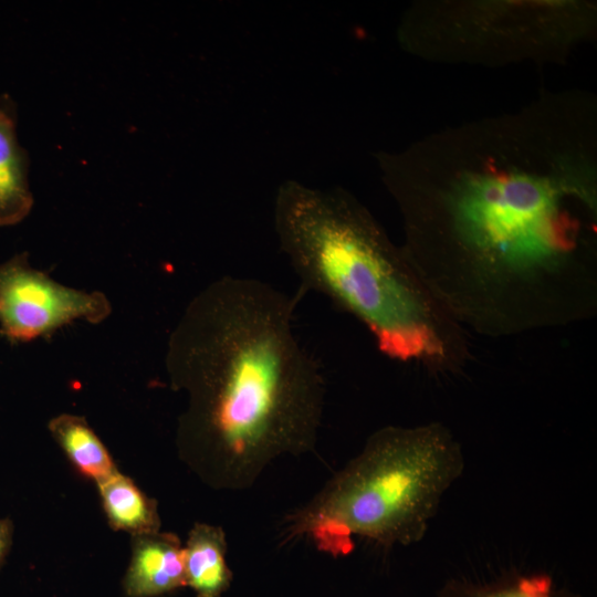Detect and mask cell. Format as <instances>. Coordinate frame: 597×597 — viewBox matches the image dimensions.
I'll return each instance as SVG.
<instances>
[{
    "label": "cell",
    "instance_id": "cell-1",
    "mask_svg": "<svg viewBox=\"0 0 597 597\" xmlns=\"http://www.w3.org/2000/svg\"><path fill=\"white\" fill-rule=\"evenodd\" d=\"M401 248L465 332L565 327L597 313V113L568 92L379 153Z\"/></svg>",
    "mask_w": 597,
    "mask_h": 597
},
{
    "label": "cell",
    "instance_id": "cell-2",
    "mask_svg": "<svg viewBox=\"0 0 597 597\" xmlns=\"http://www.w3.org/2000/svg\"><path fill=\"white\" fill-rule=\"evenodd\" d=\"M297 301L226 275L190 301L170 334L166 368L189 397L179 444L218 490H247L274 461L315 449L326 385L296 336Z\"/></svg>",
    "mask_w": 597,
    "mask_h": 597
},
{
    "label": "cell",
    "instance_id": "cell-3",
    "mask_svg": "<svg viewBox=\"0 0 597 597\" xmlns=\"http://www.w3.org/2000/svg\"><path fill=\"white\" fill-rule=\"evenodd\" d=\"M273 216L301 290L323 294L354 316L386 357L432 371L457 370L469 359L467 332L354 195L287 180Z\"/></svg>",
    "mask_w": 597,
    "mask_h": 597
},
{
    "label": "cell",
    "instance_id": "cell-4",
    "mask_svg": "<svg viewBox=\"0 0 597 597\" xmlns=\"http://www.w3.org/2000/svg\"><path fill=\"white\" fill-rule=\"evenodd\" d=\"M460 442L440 422L386 426L306 503L283 520L282 538L345 556L364 538L383 547L421 541L463 471Z\"/></svg>",
    "mask_w": 597,
    "mask_h": 597
},
{
    "label": "cell",
    "instance_id": "cell-5",
    "mask_svg": "<svg viewBox=\"0 0 597 597\" xmlns=\"http://www.w3.org/2000/svg\"><path fill=\"white\" fill-rule=\"evenodd\" d=\"M596 27L587 1H422L404 14L398 40L426 61L496 67L565 62Z\"/></svg>",
    "mask_w": 597,
    "mask_h": 597
},
{
    "label": "cell",
    "instance_id": "cell-6",
    "mask_svg": "<svg viewBox=\"0 0 597 597\" xmlns=\"http://www.w3.org/2000/svg\"><path fill=\"white\" fill-rule=\"evenodd\" d=\"M111 313L104 293L56 282L34 269L27 252L0 264V335L12 344L50 338L75 321L98 324Z\"/></svg>",
    "mask_w": 597,
    "mask_h": 597
},
{
    "label": "cell",
    "instance_id": "cell-7",
    "mask_svg": "<svg viewBox=\"0 0 597 597\" xmlns=\"http://www.w3.org/2000/svg\"><path fill=\"white\" fill-rule=\"evenodd\" d=\"M186 586L184 545L177 535L151 532L133 536L123 580L127 597H154Z\"/></svg>",
    "mask_w": 597,
    "mask_h": 597
},
{
    "label": "cell",
    "instance_id": "cell-8",
    "mask_svg": "<svg viewBox=\"0 0 597 597\" xmlns=\"http://www.w3.org/2000/svg\"><path fill=\"white\" fill-rule=\"evenodd\" d=\"M17 104L0 95V227L15 226L32 210L29 185L30 157L17 135Z\"/></svg>",
    "mask_w": 597,
    "mask_h": 597
},
{
    "label": "cell",
    "instance_id": "cell-9",
    "mask_svg": "<svg viewBox=\"0 0 597 597\" xmlns=\"http://www.w3.org/2000/svg\"><path fill=\"white\" fill-rule=\"evenodd\" d=\"M228 544L220 526L196 523L184 545L186 585L197 597H220L232 578L226 561Z\"/></svg>",
    "mask_w": 597,
    "mask_h": 597
},
{
    "label": "cell",
    "instance_id": "cell-10",
    "mask_svg": "<svg viewBox=\"0 0 597 597\" xmlns=\"http://www.w3.org/2000/svg\"><path fill=\"white\" fill-rule=\"evenodd\" d=\"M111 526L133 536L159 531L157 504L128 476L115 472L96 483Z\"/></svg>",
    "mask_w": 597,
    "mask_h": 597
},
{
    "label": "cell",
    "instance_id": "cell-11",
    "mask_svg": "<svg viewBox=\"0 0 597 597\" xmlns=\"http://www.w3.org/2000/svg\"><path fill=\"white\" fill-rule=\"evenodd\" d=\"M48 427L84 476L97 483L118 471L107 449L83 417L62 413L52 418Z\"/></svg>",
    "mask_w": 597,
    "mask_h": 597
},
{
    "label": "cell",
    "instance_id": "cell-12",
    "mask_svg": "<svg viewBox=\"0 0 597 597\" xmlns=\"http://www.w3.org/2000/svg\"><path fill=\"white\" fill-rule=\"evenodd\" d=\"M441 597H559L546 575L517 576L488 585L453 583Z\"/></svg>",
    "mask_w": 597,
    "mask_h": 597
},
{
    "label": "cell",
    "instance_id": "cell-13",
    "mask_svg": "<svg viewBox=\"0 0 597 597\" xmlns=\"http://www.w3.org/2000/svg\"><path fill=\"white\" fill-rule=\"evenodd\" d=\"M13 541V525L9 519H0V568L3 565Z\"/></svg>",
    "mask_w": 597,
    "mask_h": 597
}]
</instances>
